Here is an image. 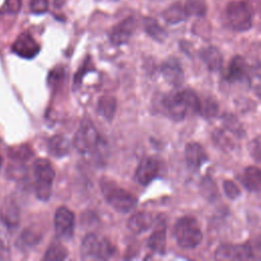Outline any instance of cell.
Masks as SVG:
<instances>
[{"label":"cell","mask_w":261,"mask_h":261,"mask_svg":"<svg viewBox=\"0 0 261 261\" xmlns=\"http://www.w3.org/2000/svg\"><path fill=\"white\" fill-rule=\"evenodd\" d=\"M162 105L171 119L181 121L189 110L199 113L200 99L194 91L187 89L164 96Z\"/></svg>","instance_id":"1"},{"label":"cell","mask_w":261,"mask_h":261,"mask_svg":"<svg viewBox=\"0 0 261 261\" xmlns=\"http://www.w3.org/2000/svg\"><path fill=\"white\" fill-rule=\"evenodd\" d=\"M173 237L177 245L184 249H195L203 239L197 220L192 216H184L174 224Z\"/></svg>","instance_id":"2"},{"label":"cell","mask_w":261,"mask_h":261,"mask_svg":"<svg viewBox=\"0 0 261 261\" xmlns=\"http://www.w3.org/2000/svg\"><path fill=\"white\" fill-rule=\"evenodd\" d=\"M253 8L245 0H234L227 3L225 16L229 27L236 32H246L253 23Z\"/></svg>","instance_id":"3"},{"label":"cell","mask_w":261,"mask_h":261,"mask_svg":"<svg viewBox=\"0 0 261 261\" xmlns=\"http://www.w3.org/2000/svg\"><path fill=\"white\" fill-rule=\"evenodd\" d=\"M101 187L105 200L116 211L120 213H128L137 206L138 199L126 190L107 180H104Z\"/></svg>","instance_id":"4"},{"label":"cell","mask_w":261,"mask_h":261,"mask_svg":"<svg viewBox=\"0 0 261 261\" xmlns=\"http://www.w3.org/2000/svg\"><path fill=\"white\" fill-rule=\"evenodd\" d=\"M35 177V191L38 199L48 201L52 193V184L55 171L51 163L44 158L37 159L33 166Z\"/></svg>","instance_id":"5"},{"label":"cell","mask_w":261,"mask_h":261,"mask_svg":"<svg viewBox=\"0 0 261 261\" xmlns=\"http://www.w3.org/2000/svg\"><path fill=\"white\" fill-rule=\"evenodd\" d=\"M115 248L107 240H99L96 234H87L81 246V257L84 260H107L114 255Z\"/></svg>","instance_id":"6"},{"label":"cell","mask_w":261,"mask_h":261,"mask_svg":"<svg viewBox=\"0 0 261 261\" xmlns=\"http://www.w3.org/2000/svg\"><path fill=\"white\" fill-rule=\"evenodd\" d=\"M100 141V136L90 118H85L73 139V146L81 154H88L97 149Z\"/></svg>","instance_id":"7"},{"label":"cell","mask_w":261,"mask_h":261,"mask_svg":"<svg viewBox=\"0 0 261 261\" xmlns=\"http://www.w3.org/2000/svg\"><path fill=\"white\" fill-rule=\"evenodd\" d=\"M216 260L246 261L254 259L253 249L249 244L222 245L215 251Z\"/></svg>","instance_id":"8"},{"label":"cell","mask_w":261,"mask_h":261,"mask_svg":"<svg viewBox=\"0 0 261 261\" xmlns=\"http://www.w3.org/2000/svg\"><path fill=\"white\" fill-rule=\"evenodd\" d=\"M54 227L56 234L64 240L72 237L74 231V214L67 207H59L54 216Z\"/></svg>","instance_id":"9"},{"label":"cell","mask_w":261,"mask_h":261,"mask_svg":"<svg viewBox=\"0 0 261 261\" xmlns=\"http://www.w3.org/2000/svg\"><path fill=\"white\" fill-rule=\"evenodd\" d=\"M12 51L21 58L32 59L40 52V45L30 33L24 32L20 34L14 41Z\"/></svg>","instance_id":"10"},{"label":"cell","mask_w":261,"mask_h":261,"mask_svg":"<svg viewBox=\"0 0 261 261\" xmlns=\"http://www.w3.org/2000/svg\"><path fill=\"white\" fill-rule=\"evenodd\" d=\"M137 27V21L133 16L124 18L122 21L114 25L110 32V41L115 46L126 44L133 36Z\"/></svg>","instance_id":"11"},{"label":"cell","mask_w":261,"mask_h":261,"mask_svg":"<svg viewBox=\"0 0 261 261\" xmlns=\"http://www.w3.org/2000/svg\"><path fill=\"white\" fill-rule=\"evenodd\" d=\"M159 171V162L155 157H145L139 163L135 172V179L142 186L149 185Z\"/></svg>","instance_id":"12"},{"label":"cell","mask_w":261,"mask_h":261,"mask_svg":"<svg viewBox=\"0 0 261 261\" xmlns=\"http://www.w3.org/2000/svg\"><path fill=\"white\" fill-rule=\"evenodd\" d=\"M161 72L164 80L173 87H178L184 82V70L179 61L174 57H170L162 63Z\"/></svg>","instance_id":"13"},{"label":"cell","mask_w":261,"mask_h":261,"mask_svg":"<svg viewBox=\"0 0 261 261\" xmlns=\"http://www.w3.org/2000/svg\"><path fill=\"white\" fill-rule=\"evenodd\" d=\"M185 157L189 167L195 170L199 169L208 160V156L203 147L199 143L195 142L187 144Z\"/></svg>","instance_id":"14"},{"label":"cell","mask_w":261,"mask_h":261,"mask_svg":"<svg viewBox=\"0 0 261 261\" xmlns=\"http://www.w3.org/2000/svg\"><path fill=\"white\" fill-rule=\"evenodd\" d=\"M247 74H248V68H247L246 60L240 55L234 56L228 65L226 75H225L226 81L229 83L241 82L246 79Z\"/></svg>","instance_id":"15"},{"label":"cell","mask_w":261,"mask_h":261,"mask_svg":"<svg viewBox=\"0 0 261 261\" xmlns=\"http://www.w3.org/2000/svg\"><path fill=\"white\" fill-rule=\"evenodd\" d=\"M154 223V219L149 212H137L127 220V227L136 234H140L148 230Z\"/></svg>","instance_id":"16"},{"label":"cell","mask_w":261,"mask_h":261,"mask_svg":"<svg viewBox=\"0 0 261 261\" xmlns=\"http://www.w3.org/2000/svg\"><path fill=\"white\" fill-rule=\"evenodd\" d=\"M190 16L186 4L181 2H175L169 5L163 12L162 17L168 23L175 24L181 21H185Z\"/></svg>","instance_id":"17"},{"label":"cell","mask_w":261,"mask_h":261,"mask_svg":"<svg viewBox=\"0 0 261 261\" xmlns=\"http://www.w3.org/2000/svg\"><path fill=\"white\" fill-rule=\"evenodd\" d=\"M200 56L210 71H217L222 67V55L216 47L209 46L202 49Z\"/></svg>","instance_id":"18"},{"label":"cell","mask_w":261,"mask_h":261,"mask_svg":"<svg viewBox=\"0 0 261 261\" xmlns=\"http://www.w3.org/2000/svg\"><path fill=\"white\" fill-rule=\"evenodd\" d=\"M70 150V142L62 135H56L48 141V152L53 157H63L68 154Z\"/></svg>","instance_id":"19"},{"label":"cell","mask_w":261,"mask_h":261,"mask_svg":"<svg viewBox=\"0 0 261 261\" xmlns=\"http://www.w3.org/2000/svg\"><path fill=\"white\" fill-rule=\"evenodd\" d=\"M243 186L250 192H259L261 186L260 169L256 166H248L241 176Z\"/></svg>","instance_id":"20"},{"label":"cell","mask_w":261,"mask_h":261,"mask_svg":"<svg viewBox=\"0 0 261 261\" xmlns=\"http://www.w3.org/2000/svg\"><path fill=\"white\" fill-rule=\"evenodd\" d=\"M148 248L155 254L163 255L166 251V228L162 225L157 230H155L149 238L147 242Z\"/></svg>","instance_id":"21"},{"label":"cell","mask_w":261,"mask_h":261,"mask_svg":"<svg viewBox=\"0 0 261 261\" xmlns=\"http://www.w3.org/2000/svg\"><path fill=\"white\" fill-rule=\"evenodd\" d=\"M116 110V100L112 96H103L97 104V112L105 119L111 121Z\"/></svg>","instance_id":"22"},{"label":"cell","mask_w":261,"mask_h":261,"mask_svg":"<svg viewBox=\"0 0 261 261\" xmlns=\"http://www.w3.org/2000/svg\"><path fill=\"white\" fill-rule=\"evenodd\" d=\"M143 23L145 32L155 41L163 42L166 39L167 34L165 30L159 24V22L156 19L152 17H145Z\"/></svg>","instance_id":"23"},{"label":"cell","mask_w":261,"mask_h":261,"mask_svg":"<svg viewBox=\"0 0 261 261\" xmlns=\"http://www.w3.org/2000/svg\"><path fill=\"white\" fill-rule=\"evenodd\" d=\"M200 191L204 198L213 202L218 198V189L214 180L210 176H205L200 182Z\"/></svg>","instance_id":"24"},{"label":"cell","mask_w":261,"mask_h":261,"mask_svg":"<svg viewBox=\"0 0 261 261\" xmlns=\"http://www.w3.org/2000/svg\"><path fill=\"white\" fill-rule=\"evenodd\" d=\"M67 256V250L60 243H53L46 251L44 260L46 261H61Z\"/></svg>","instance_id":"25"},{"label":"cell","mask_w":261,"mask_h":261,"mask_svg":"<svg viewBox=\"0 0 261 261\" xmlns=\"http://www.w3.org/2000/svg\"><path fill=\"white\" fill-rule=\"evenodd\" d=\"M1 217L8 226H15L18 224L19 214L13 203H5L1 212Z\"/></svg>","instance_id":"26"},{"label":"cell","mask_w":261,"mask_h":261,"mask_svg":"<svg viewBox=\"0 0 261 261\" xmlns=\"http://www.w3.org/2000/svg\"><path fill=\"white\" fill-rule=\"evenodd\" d=\"M218 112V104L213 98H205L203 101L200 100L199 113L205 118H212L216 116Z\"/></svg>","instance_id":"27"},{"label":"cell","mask_w":261,"mask_h":261,"mask_svg":"<svg viewBox=\"0 0 261 261\" xmlns=\"http://www.w3.org/2000/svg\"><path fill=\"white\" fill-rule=\"evenodd\" d=\"M223 124L225 125V127L232 133L234 136L239 137V138H243L245 136V129L243 127V125L239 122V120L232 116L231 114H226L223 117Z\"/></svg>","instance_id":"28"},{"label":"cell","mask_w":261,"mask_h":261,"mask_svg":"<svg viewBox=\"0 0 261 261\" xmlns=\"http://www.w3.org/2000/svg\"><path fill=\"white\" fill-rule=\"evenodd\" d=\"M186 6L191 14H196L198 16H203L206 13L205 0H187Z\"/></svg>","instance_id":"29"},{"label":"cell","mask_w":261,"mask_h":261,"mask_svg":"<svg viewBox=\"0 0 261 261\" xmlns=\"http://www.w3.org/2000/svg\"><path fill=\"white\" fill-rule=\"evenodd\" d=\"M41 237L36 233L34 230L32 229H24L19 238V242L21 244V246H24V247H32V246H35L39 243Z\"/></svg>","instance_id":"30"},{"label":"cell","mask_w":261,"mask_h":261,"mask_svg":"<svg viewBox=\"0 0 261 261\" xmlns=\"http://www.w3.org/2000/svg\"><path fill=\"white\" fill-rule=\"evenodd\" d=\"M90 65H91V59L90 58H87L85 61H84V63H83V65L81 66V68L77 70V72L75 73V75H74V79H73V84H72V89H74V91H76L79 88H80V86H81V84H82V80H83V77L85 76V74H86V72H88L91 68H90Z\"/></svg>","instance_id":"31"},{"label":"cell","mask_w":261,"mask_h":261,"mask_svg":"<svg viewBox=\"0 0 261 261\" xmlns=\"http://www.w3.org/2000/svg\"><path fill=\"white\" fill-rule=\"evenodd\" d=\"M223 191L225 193V195L227 196V198L234 200L237 199L240 195H241V191L239 189V187L236 185L234 181L226 179L223 181Z\"/></svg>","instance_id":"32"},{"label":"cell","mask_w":261,"mask_h":261,"mask_svg":"<svg viewBox=\"0 0 261 261\" xmlns=\"http://www.w3.org/2000/svg\"><path fill=\"white\" fill-rule=\"evenodd\" d=\"M49 2L48 0H31L30 9L35 14H42L48 10Z\"/></svg>","instance_id":"33"},{"label":"cell","mask_w":261,"mask_h":261,"mask_svg":"<svg viewBox=\"0 0 261 261\" xmlns=\"http://www.w3.org/2000/svg\"><path fill=\"white\" fill-rule=\"evenodd\" d=\"M64 76V70L62 67H55L53 70L50 71L48 76V83L52 87L58 86Z\"/></svg>","instance_id":"34"},{"label":"cell","mask_w":261,"mask_h":261,"mask_svg":"<svg viewBox=\"0 0 261 261\" xmlns=\"http://www.w3.org/2000/svg\"><path fill=\"white\" fill-rule=\"evenodd\" d=\"M260 139L259 137H257L256 139H254L253 141H251L248 145V149L250 151V154L252 155V157L256 160V162L260 161Z\"/></svg>","instance_id":"35"},{"label":"cell","mask_w":261,"mask_h":261,"mask_svg":"<svg viewBox=\"0 0 261 261\" xmlns=\"http://www.w3.org/2000/svg\"><path fill=\"white\" fill-rule=\"evenodd\" d=\"M21 8V0H5L4 10L7 13L16 14Z\"/></svg>","instance_id":"36"},{"label":"cell","mask_w":261,"mask_h":261,"mask_svg":"<svg viewBox=\"0 0 261 261\" xmlns=\"http://www.w3.org/2000/svg\"><path fill=\"white\" fill-rule=\"evenodd\" d=\"M1 163H2V159H1V157H0V167H1Z\"/></svg>","instance_id":"37"}]
</instances>
